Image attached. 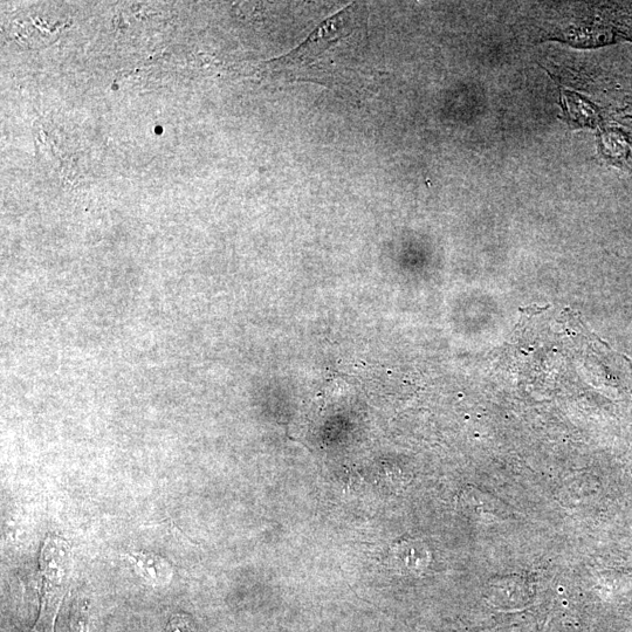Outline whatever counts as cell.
<instances>
[{
    "label": "cell",
    "mask_w": 632,
    "mask_h": 632,
    "mask_svg": "<svg viewBox=\"0 0 632 632\" xmlns=\"http://www.w3.org/2000/svg\"><path fill=\"white\" fill-rule=\"evenodd\" d=\"M267 78L314 82L348 95L372 86L375 71L366 6H349L320 25L304 44L264 67Z\"/></svg>",
    "instance_id": "cell-1"
},
{
    "label": "cell",
    "mask_w": 632,
    "mask_h": 632,
    "mask_svg": "<svg viewBox=\"0 0 632 632\" xmlns=\"http://www.w3.org/2000/svg\"><path fill=\"white\" fill-rule=\"evenodd\" d=\"M71 546L56 535H48L39 558L40 613L34 632H54L61 604L71 585Z\"/></svg>",
    "instance_id": "cell-2"
},
{
    "label": "cell",
    "mask_w": 632,
    "mask_h": 632,
    "mask_svg": "<svg viewBox=\"0 0 632 632\" xmlns=\"http://www.w3.org/2000/svg\"><path fill=\"white\" fill-rule=\"evenodd\" d=\"M140 574L151 583V585H167L173 577V567L170 563L153 553L134 552L128 554Z\"/></svg>",
    "instance_id": "cell-3"
},
{
    "label": "cell",
    "mask_w": 632,
    "mask_h": 632,
    "mask_svg": "<svg viewBox=\"0 0 632 632\" xmlns=\"http://www.w3.org/2000/svg\"><path fill=\"white\" fill-rule=\"evenodd\" d=\"M167 632H196V629L187 615L176 614L171 616Z\"/></svg>",
    "instance_id": "cell-4"
}]
</instances>
